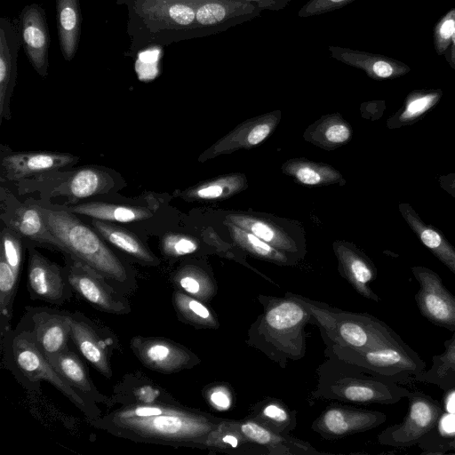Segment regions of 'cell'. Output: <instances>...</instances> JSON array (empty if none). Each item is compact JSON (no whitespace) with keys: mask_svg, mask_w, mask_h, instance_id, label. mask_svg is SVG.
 Returning a JSON list of instances; mask_svg holds the SVG:
<instances>
[{"mask_svg":"<svg viewBox=\"0 0 455 455\" xmlns=\"http://www.w3.org/2000/svg\"><path fill=\"white\" fill-rule=\"evenodd\" d=\"M221 420L175 402L123 405L90 422L134 442L200 448Z\"/></svg>","mask_w":455,"mask_h":455,"instance_id":"cell-1","label":"cell"},{"mask_svg":"<svg viewBox=\"0 0 455 455\" xmlns=\"http://www.w3.org/2000/svg\"><path fill=\"white\" fill-rule=\"evenodd\" d=\"M263 312L247 331L245 343L285 368L306 353V325L315 323L307 307L285 293L284 298L259 295Z\"/></svg>","mask_w":455,"mask_h":455,"instance_id":"cell-2","label":"cell"},{"mask_svg":"<svg viewBox=\"0 0 455 455\" xmlns=\"http://www.w3.org/2000/svg\"><path fill=\"white\" fill-rule=\"evenodd\" d=\"M42 210L49 230L63 247V253L89 266L123 293L135 291V275L92 228L69 211Z\"/></svg>","mask_w":455,"mask_h":455,"instance_id":"cell-3","label":"cell"},{"mask_svg":"<svg viewBox=\"0 0 455 455\" xmlns=\"http://www.w3.org/2000/svg\"><path fill=\"white\" fill-rule=\"evenodd\" d=\"M324 355L326 359L316 369L311 399L387 405L407 398L411 393L398 383L375 377L361 365Z\"/></svg>","mask_w":455,"mask_h":455,"instance_id":"cell-4","label":"cell"},{"mask_svg":"<svg viewBox=\"0 0 455 455\" xmlns=\"http://www.w3.org/2000/svg\"><path fill=\"white\" fill-rule=\"evenodd\" d=\"M286 293L307 307L324 344L359 350L408 345L389 325L368 313L344 311L301 295Z\"/></svg>","mask_w":455,"mask_h":455,"instance_id":"cell-5","label":"cell"},{"mask_svg":"<svg viewBox=\"0 0 455 455\" xmlns=\"http://www.w3.org/2000/svg\"><path fill=\"white\" fill-rule=\"evenodd\" d=\"M1 341L6 366L28 387L39 384L41 380L47 381L71 401L90 421L101 416L96 403L80 394L55 371L39 348L25 317Z\"/></svg>","mask_w":455,"mask_h":455,"instance_id":"cell-6","label":"cell"},{"mask_svg":"<svg viewBox=\"0 0 455 455\" xmlns=\"http://www.w3.org/2000/svg\"><path fill=\"white\" fill-rule=\"evenodd\" d=\"M324 354L356 363L375 377L392 382L415 380L427 369V363L410 346H389L359 350L326 343Z\"/></svg>","mask_w":455,"mask_h":455,"instance_id":"cell-7","label":"cell"},{"mask_svg":"<svg viewBox=\"0 0 455 455\" xmlns=\"http://www.w3.org/2000/svg\"><path fill=\"white\" fill-rule=\"evenodd\" d=\"M407 399L406 416L401 423L387 427L378 435L380 444L411 447L419 443L439 424L444 411L438 401L421 391H411Z\"/></svg>","mask_w":455,"mask_h":455,"instance_id":"cell-8","label":"cell"},{"mask_svg":"<svg viewBox=\"0 0 455 455\" xmlns=\"http://www.w3.org/2000/svg\"><path fill=\"white\" fill-rule=\"evenodd\" d=\"M66 274L70 286L93 307L116 315H126L131 305L121 291L107 278L75 257L64 253Z\"/></svg>","mask_w":455,"mask_h":455,"instance_id":"cell-9","label":"cell"},{"mask_svg":"<svg viewBox=\"0 0 455 455\" xmlns=\"http://www.w3.org/2000/svg\"><path fill=\"white\" fill-rule=\"evenodd\" d=\"M411 269L419 285L415 301L420 314L435 325L455 331V296L434 270L423 266Z\"/></svg>","mask_w":455,"mask_h":455,"instance_id":"cell-10","label":"cell"},{"mask_svg":"<svg viewBox=\"0 0 455 455\" xmlns=\"http://www.w3.org/2000/svg\"><path fill=\"white\" fill-rule=\"evenodd\" d=\"M130 347L145 367L161 373L188 370L201 362L186 347L164 338L135 336L131 339Z\"/></svg>","mask_w":455,"mask_h":455,"instance_id":"cell-11","label":"cell"},{"mask_svg":"<svg viewBox=\"0 0 455 455\" xmlns=\"http://www.w3.org/2000/svg\"><path fill=\"white\" fill-rule=\"evenodd\" d=\"M385 413L342 405H331L313 421L311 428L327 440L339 439L378 427Z\"/></svg>","mask_w":455,"mask_h":455,"instance_id":"cell-12","label":"cell"},{"mask_svg":"<svg viewBox=\"0 0 455 455\" xmlns=\"http://www.w3.org/2000/svg\"><path fill=\"white\" fill-rule=\"evenodd\" d=\"M28 291L32 299L62 305L70 299L73 289L65 269H61L34 248H30Z\"/></svg>","mask_w":455,"mask_h":455,"instance_id":"cell-13","label":"cell"},{"mask_svg":"<svg viewBox=\"0 0 455 455\" xmlns=\"http://www.w3.org/2000/svg\"><path fill=\"white\" fill-rule=\"evenodd\" d=\"M25 318L46 357L68 348L71 339V314L46 307H27Z\"/></svg>","mask_w":455,"mask_h":455,"instance_id":"cell-14","label":"cell"},{"mask_svg":"<svg viewBox=\"0 0 455 455\" xmlns=\"http://www.w3.org/2000/svg\"><path fill=\"white\" fill-rule=\"evenodd\" d=\"M77 157L59 152H12L2 156V177L8 180L44 174L73 164Z\"/></svg>","mask_w":455,"mask_h":455,"instance_id":"cell-15","label":"cell"},{"mask_svg":"<svg viewBox=\"0 0 455 455\" xmlns=\"http://www.w3.org/2000/svg\"><path fill=\"white\" fill-rule=\"evenodd\" d=\"M328 50L331 58L364 71L374 80L395 79L411 71L406 63L386 55L335 45H330Z\"/></svg>","mask_w":455,"mask_h":455,"instance_id":"cell-16","label":"cell"},{"mask_svg":"<svg viewBox=\"0 0 455 455\" xmlns=\"http://www.w3.org/2000/svg\"><path fill=\"white\" fill-rule=\"evenodd\" d=\"M341 275L363 298L379 302V297L370 287L377 277L371 259L353 244L342 243L334 246Z\"/></svg>","mask_w":455,"mask_h":455,"instance_id":"cell-17","label":"cell"},{"mask_svg":"<svg viewBox=\"0 0 455 455\" xmlns=\"http://www.w3.org/2000/svg\"><path fill=\"white\" fill-rule=\"evenodd\" d=\"M71 339L80 354L105 378L112 377L108 341L102 338L92 323L80 312L71 314Z\"/></svg>","mask_w":455,"mask_h":455,"instance_id":"cell-18","label":"cell"},{"mask_svg":"<svg viewBox=\"0 0 455 455\" xmlns=\"http://www.w3.org/2000/svg\"><path fill=\"white\" fill-rule=\"evenodd\" d=\"M237 425L241 433L251 443L264 449L267 455L321 454L308 443L274 432L248 417L237 420Z\"/></svg>","mask_w":455,"mask_h":455,"instance_id":"cell-19","label":"cell"},{"mask_svg":"<svg viewBox=\"0 0 455 455\" xmlns=\"http://www.w3.org/2000/svg\"><path fill=\"white\" fill-rule=\"evenodd\" d=\"M279 118L275 113H269L246 121L205 151L199 158L200 161H204L219 154H226L259 144L275 129Z\"/></svg>","mask_w":455,"mask_h":455,"instance_id":"cell-20","label":"cell"},{"mask_svg":"<svg viewBox=\"0 0 455 455\" xmlns=\"http://www.w3.org/2000/svg\"><path fill=\"white\" fill-rule=\"evenodd\" d=\"M6 223L20 238L64 251L61 243L49 230L39 205L24 204L18 206L8 215Z\"/></svg>","mask_w":455,"mask_h":455,"instance_id":"cell-21","label":"cell"},{"mask_svg":"<svg viewBox=\"0 0 455 455\" xmlns=\"http://www.w3.org/2000/svg\"><path fill=\"white\" fill-rule=\"evenodd\" d=\"M398 210L424 246L455 275V247L443 232L424 222L410 204L400 203Z\"/></svg>","mask_w":455,"mask_h":455,"instance_id":"cell-22","label":"cell"},{"mask_svg":"<svg viewBox=\"0 0 455 455\" xmlns=\"http://www.w3.org/2000/svg\"><path fill=\"white\" fill-rule=\"evenodd\" d=\"M47 359L55 371L75 389L94 403L110 405V398L101 394L91 380L79 356L68 347Z\"/></svg>","mask_w":455,"mask_h":455,"instance_id":"cell-23","label":"cell"},{"mask_svg":"<svg viewBox=\"0 0 455 455\" xmlns=\"http://www.w3.org/2000/svg\"><path fill=\"white\" fill-rule=\"evenodd\" d=\"M22 38L33 67L41 76H45L49 36L44 17L38 6H30L24 11Z\"/></svg>","mask_w":455,"mask_h":455,"instance_id":"cell-24","label":"cell"},{"mask_svg":"<svg viewBox=\"0 0 455 455\" xmlns=\"http://www.w3.org/2000/svg\"><path fill=\"white\" fill-rule=\"evenodd\" d=\"M167 392L147 379L144 375L136 374L124 376L113 389L110 404H148L159 403H175Z\"/></svg>","mask_w":455,"mask_h":455,"instance_id":"cell-25","label":"cell"},{"mask_svg":"<svg viewBox=\"0 0 455 455\" xmlns=\"http://www.w3.org/2000/svg\"><path fill=\"white\" fill-rule=\"evenodd\" d=\"M200 449L236 455H266L264 449L251 443L240 431L237 420L222 419L207 435Z\"/></svg>","mask_w":455,"mask_h":455,"instance_id":"cell-26","label":"cell"},{"mask_svg":"<svg viewBox=\"0 0 455 455\" xmlns=\"http://www.w3.org/2000/svg\"><path fill=\"white\" fill-rule=\"evenodd\" d=\"M441 89H416L409 92L402 105L387 121L390 130L412 125L421 120L439 103Z\"/></svg>","mask_w":455,"mask_h":455,"instance_id":"cell-27","label":"cell"},{"mask_svg":"<svg viewBox=\"0 0 455 455\" xmlns=\"http://www.w3.org/2000/svg\"><path fill=\"white\" fill-rule=\"evenodd\" d=\"M171 281L175 290L183 291L207 304L212 300L218 291L217 282L212 273L194 263L181 265L172 275Z\"/></svg>","mask_w":455,"mask_h":455,"instance_id":"cell-28","label":"cell"},{"mask_svg":"<svg viewBox=\"0 0 455 455\" xmlns=\"http://www.w3.org/2000/svg\"><path fill=\"white\" fill-rule=\"evenodd\" d=\"M92 225L100 235L109 243L118 248L141 264L156 266L160 260L139 239L137 235L109 221L100 220H92Z\"/></svg>","mask_w":455,"mask_h":455,"instance_id":"cell-29","label":"cell"},{"mask_svg":"<svg viewBox=\"0 0 455 455\" xmlns=\"http://www.w3.org/2000/svg\"><path fill=\"white\" fill-rule=\"evenodd\" d=\"M74 214H81L95 220L127 223L150 218L152 210L148 206L116 204L103 202H89L68 208Z\"/></svg>","mask_w":455,"mask_h":455,"instance_id":"cell-30","label":"cell"},{"mask_svg":"<svg viewBox=\"0 0 455 455\" xmlns=\"http://www.w3.org/2000/svg\"><path fill=\"white\" fill-rule=\"evenodd\" d=\"M248 418L283 435H290L297 426L296 411L273 397L264 398L251 405Z\"/></svg>","mask_w":455,"mask_h":455,"instance_id":"cell-31","label":"cell"},{"mask_svg":"<svg viewBox=\"0 0 455 455\" xmlns=\"http://www.w3.org/2000/svg\"><path fill=\"white\" fill-rule=\"evenodd\" d=\"M227 220L247 229L289 256L295 255L299 251L297 244L288 235L267 220L243 214H231L227 217Z\"/></svg>","mask_w":455,"mask_h":455,"instance_id":"cell-32","label":"cell"},{"mask_svg":"<svg viewBox=\"0 0 455 455\" xmlns=\"http://www.w3.org/2000/svg\"><path fill=\"white\" fill-rule=\"evenodd\" d=\"M172 304L180 321L199 329H218L219 318L207 303L175 290Z\"/></svg>","mask_w":455,"mask_h":455,"instance_id":"cell-33","label":"cell"},{"mask_svg":"<svg viewBox=\"0 0 455 455\" xmlns=\"http://www.w3.org/2000/svg\"><path fill=\"white\" fill-rule=\"evenodd\" d=\"M444 350L432 357V364L415 381L437 386L443 391L455 388V331L443 342Z\"/></svg>","mask_w":455,"mask_h":455,"instance_id":"cell-34","label":"cell"},{"mask_svg":"<svg viewBox=\"0 0 455 455\" xmlns=\"http://www.w3.org/2000/svg\"><path fill=\"white\" fill-rule=\"evenodd\" d=\"M57 19L61 51L67 60L74 57L80 36L77 0H57Z\"/></svg>","mask_w":455,"mask_h":455,"instance_id":"cell-35","label":"cell"},{"mask_svg":"<svg viewBox=\"0 0 455 455\" xmlns=\"http://www.w3.org/2000/svg\"><path fill=\"white\" fill-rule=\"evenodd\" d=\"M113 184V180L105 172L84 167L75 172L65 185L66 194L75 200L87 198L106 192Z\"/></svg>","mask_w":455,"mask_h":455,"instance_id":"cell-36","label":"cell"},{"mask_svg":"<svg viewBox=\"0 0 455 455\" xmlns=\"http://www.w3.org/2000/svg\"><path fill=\"white\" fill-rule=\"evenodd\" d=\"M246 187V179L241 174L221 176L177 191V195L186 200H214L230 196Z\"/></svg>","mask_w":455,"mask_h":455,"instance_id":"cell-37","label":"cell"},{"mask_svg":"<svg viewBox=\"0 0 455 455\" xmlns=\"http://www.w3.org/2000/svg\"><path fill=\"white\" fill-rule=\"evenodd\" d=\"M231 238L241 249L251 255L279 265L294 263L289 255L275 248L251 232L228 222Z\"/></svg>","mask_w":455,"mask_h":455,"instance_id":"cell-38","label":"cell"},{"mask_svg":"<svg viewBox=\"0 0 455 455\" xmlns=\"http://www.w3.org/2000/svg\"><path fill=\"white\" fill-rule=\"evenodd\" d=\"M283 171L305 185H323L338 182L340 173L331 166L302 159L287 161Z\"/></svg>","mask_w":455,"mask_h":455,"instance_id":"cell-39","label":"cell"},{"mask_svg":"<svg viewBox=\"0 0 455 455\" xmlns=\"http://www.w3.org/2000/svg\"><path fill=\"white\" fill-rule=\"evenodd\" d=\"M18 277L4 258L0 257L1 339L11 331L10 321Z\"/></svg>","mask_w":455,"mask_h":455,"instance_id":"cell-40","label":"cell"},{"mask_svg":"<svg viewBox=\"0 0 455 455\" xmlns=\"http://www.w3.org/2000/svg\"><path fill=\"white\" fill-rule=\"evenodd\" d=\"M0 40V117L10 118L9 98L12 83V54L6 30L2 23Z\"/></svg>","mask_w":455,"mask_h":455,"instance_id":"cell-41","label":"cell"},{"mask_svg":"<svg viewBox=\"0 0 455 455\" xmlns=\"http://www.w3.org/2000/svg\"><path fill=\"white\" fill-rule=\"evenodd\" d=\"M315 140L324 146H339L350 140L352 130L342 119L328 117L318 124L313 132Z\"/></svg>","mask_w":455,"mask_h":455,"instance_id":"cell-42","label":"cell"},{"mask_svg":"<svg viewBox=\"0 0 455 455\" xmlns=\"http://www.w3.org/2000/svg\"><path fill=\"white\" fill-rule=\"evenodd\" d=\"M198 242L192 236L168 233L161 240L162 252L168 258L177 259L197 251Z\"/></svg>","mask_w":455,"mask_h":455,"instance_id":"cell-43","label":"cell"},{"mask_svg":"<svg viewBox=\"0 0 455 455\" xmlns=\"http://www.w3.org/2000/svg\"><path fill=\"white\" fill-rule=\"evenodd\" d=\"M1 256L19 276L22 263L21 238L10 228H4L1 232Z\"/></svg>","mask_w":455,"mask_h":455,"instance_id":"cell-44","label":"cell"},{"mask_svg":"<svg viewBox=\"0 0 455 455\" xmlns=\"http://www.w3.org/2000/svg\"><path fill=\"white\" fill-rule=\"evenodd\" d=\"M455 32V7L449 10L433 28L434 47L436 53L444 55Z\"/></svg>","mask_w":455,"mask_h":455,"instance_id":"cell-45","label":"cell"},{"mask_svg":"<svg viewBox=\"0 0 455 455\" xmlns=\"http://www.w3.org/2000/svg\"><path fill=\"white\" fill-rule=\"evenodd\" d=\"M205 400L213 409L225 411L233 404V395L231 388L223 383L209 385L204 390Z\"/></svg>","mask_w":455,"mask_h":455,"instance_id":"cell-46","label":"cell"},{"mask_svg":"<svg viewBox=\"0 0 455 455\" xmlns=\"http://www.w3.org/2000/svg\"><path fill=\"white\" fill-rule=\"evenodd\" d=\"M355 0H308L298 12L300 18L325 14L343 8Z\"/></svg>","mask_w":455,"mask_h":455,"instance_id":"cell-47","label":"cell"},{"mask_svg":"<svg viewBox=\"0 0 455 455\" xmlns=\"http://www.w3.org/2000/svg\"><path fill=\"white\" fill-rule=\"evenodd\" d=\"M255 3L259 7L267 11H281L285 9L291 3V0H242Z\"/></svg>","mask_w":455,"mask_h":455,"instance_id":"cell-48","label":"cell"},{"mask_svg":"<svg viewBox=\"0 0 455 455\" xmlns=\"http://www.w3.org/2000/svg\"><path fill=\"white\" fill-rule=\"evenodd\" d=\"M438 183L444 191L455 198V172L440 175Z\"/></svg>","mask_w":455,"mask_h":455,"instance_id":"cell-49","label":"cell"},{"mask_svg":"<svg viewBox=\"0 0 455 455\" xmlns=\"http://www.w3.org/2000/svg\"><path fill=\"white\" fill-rule=\"evenodd\" d=\"M443 56L450 67L455 70V32L452 36L451 42Z\"/></svg>","mask_w":455,"mask_h":455,"instance_id":"cell-50","label":"cell"},{"mask_svg":"<svg viewBox=\"0 0 455 455\" xmlns=\"http://www.w3.org/2000/svg\"><path fill=\"white\" fill-rule=\"evenodd\" d=\"M448 392L446 400V408L449 412H455V388H452Z\"/></svg>","mask_w":455,"mask_h":455,"instance_id":"cell-51","label":"cell"}]
</instances>
